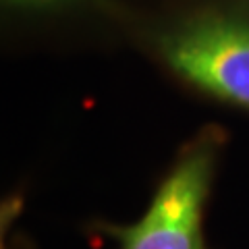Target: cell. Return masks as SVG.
<instances>
[{
  "instance_id": "cell-2",
  "label": "cell",
  "mask_w": 249,
  "mask_h": 249,
  "mask_svg": "<svg viewBox=\"0 0 249 249\" xmlns=\"http://www.w3.org/2000/svg\"><path fill=\"white\" fill-rule=\"evenodd\" d=\"M218 150L220 135L212 131L185 147L145 214L135 224L112 229L121 249H208L201 220Z\"/></svg>"
},
{
  "instance_id": "cell-3",
  "label": "cell",
  "mask_w": 249,
  "mask_h": 249,
  "mask_svg": "<svg viewBox=\"0 0 249 249\" xmlns=\"http://www.w3.org/2000/svg\"><path fill=\"white\" fill-rule=\"evenodd\" d=\"M21 2H46V0H21Z\"/></svg>"
},
{
  "instance_id": "cell-1",
  "label": "cell",
  "mask_w": 249,
  "mask_h": 249,
  "mask_svg": "<svg viewBox=\"0 0 249 249\" xmlns=\"http://www.w3.org/2000/svg\"><path fill=\"white\" fill-rule=\"evenodd\" d=\"M166 67L222 102L249 108V11L208 9L158 37Z\"/></svg>"
}]
</instances>
